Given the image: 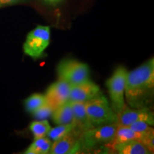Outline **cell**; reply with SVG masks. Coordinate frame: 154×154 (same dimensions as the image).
<instances>
[{"label":"cell","mask_w":154,"mask_h":154,"mask_svg":"<svg viewBox=\"0 0 154 154\" xmlns=\"http://www.w3.org/2000/svg\"><path fill=\"white\" fill-rule=\"evenodd\" d=\"M128 71L124 66H119L116 69L112 76L106 82L111 101V107L116 113H118L125 101V86Z\"/></svg>","instance_id":"cell-4"},{"label":"cell","mask_w":154,"mask_h":154,"mask_svg":"<svg viewBox=\"0 0 154 154\" xmlns=\"http://www.w3.org/2000/svg\"><path fill=\"white\" fill-rule=\"evenodd\" d=\"M154 132L151 134H146L140 140L144 146L147 148L148 150L151 152V153H153L154 151Z\"/></svg>","instance_id":"cell-21"},{"label":"cell","mask_w":154,"mask_h":154,"mask_svg":"<svg viewBox=\"0 0 154 154\" xmlns=\"http://www.w3.org/2000/svg\"><path fill=\"white\" fill-rule=\"evenodd\" d=\"M31 132L33 134L34 139L45 137L51 128L47 119L33 121L29 126Z\"/></svg>","instance_id":"cell-16"},{"label":"cell","mask_w":154,"mask_h":154,"mask_svg":"<svg viewBox=\"0 0 154 154\" xmlns=\"http://www.w3.org/2000/svg\"><path fill=\"white\" fill-rule=\"evenodd\" d=\"M101 94V90L97 84L89 79L86 82L71 86L69 101L86 102Z\"/></svg>","instance_id":"cell-10"},{"label":"cell","mask_w":154,"mask_h":154,"mask_svg":"<svg viewBox=\"0 0 154 154\" xmlns=\"http://www.w3.org/2000/svg\"><path fill=\"white\" fill-rule=\"evenodd\" d=\"M42 1L48 5L56 6L62 2L63 0H42Z\"/></svg>","instance_id":"cell-23"},{"label":"cell","mask_w":154,"mask_h":154,"mask_svg":"<svg viewBox=\"0 0 154 154\" xmlns=\"http://www.w3.org/2000/svg\"><path fill=\"white\" fill-rule=\"evenodd\" d=\"M116 128V123H112L93 127L86 131L81 136V149L106 146L112 140Z\"/></svg>","instance_id":"cell-6"},{"label":"cell","mask_w":154,"mask_h":154,"mask_svg":"<svg viewBox=\"0 0 154 154\" xmlns=\"http://www.w3.org/2000/svg\"><path fill=\"white\" fill-rule=\"evenodd\" d=\"M59 80L66 82L70 86L86 82L89 79V69L88 65L74 59L61 61L57 66Z\"/></svg>","instance_id":"cell-3"},{"label":"cell","mask_w":154,"mask_h":154,"mask_svg":"<svg viewBox=\"0 0 154 154\" xmlns=\"http://www.w3.org/2000/svg\"><path fill=\"white\" fill-rule=\"evenodd\" d=\"M51 117L57 125L71 124L73 121V111L71 103L67 101L53 111Z\"/></svg>","instance_id":"cell-13"},{"label":"cell","mask_w":154,"mask_h":154,"mask_svg":"<svg viewBox=\"0 0 154 154\" xmlns=\"http://www.w3.org/2000/svg\"><path fill=\"white\" fill-rule=\"evenodd\" d=\"M154 91V59L128 72L125 86L126 103L134 109L149 108Z\"/></svg>","instance_id":"cell-1"},{"label":"cell","mask_w":154,"mask_h":154,"mask_svg":"<svg viewBox=\"0 0 154 154\" xmlns=\"http://www.w3.org/2000/svg\"><path fill=\"white\" fill-rule=\"evenodd\" d=\"M73 128L72 124H61L58 125L54 128H51L48 133L47 136L50 140L54 141L60 139L65 135L69 133Z\"/></svg>","instance_id":"cell-18"},{"label":"cell","mask_w":154,"mask_h":154,"mask_svg":"<svg viewBox=\"0 0 154 154\" xmlns=\"http://www.w3.org/2000/svg\"><path fill=\"white\" fill-rule=\"evenodd\" d=\"M26 0H0V8L24 2Z\"/></svg>","instance_id":"cell-22"},{"label":"cell","mask_w":154,"mask_h":154,"mask_svg":"<svg viewBox=\"0 0 154 154\" xmlns=\"http://www.w3.org/2000/svg\"><path fill=\"white\" fill-rule=\"evenodd\" d=\"M71 86L61 80L53 83L48 87L45 97L47 103L54 110L69 101Z\"/></svg>","instance_id":"cell-8"},{"label":"cell","mask_w":154,"mask_h":154,"mask_svg":"<svg viewBox=\"0 0 154 154\" xmlns=\"http://www.w3.org/2000/svg\"><path fill=\"white\" fill-rule=\"evenodd\" d=\"M47 103L45 95L41 94H34L25 101V106L29 112L33 113L38 108Z\"/></svg>","instance_id":"cell-17"},{"label":"cell","mask_w":154,"mask_h":154,"mask_svg":"<svg viewBox=\"0 0 154 154\" xmlns=\"http://www.w3.org/2000/svg\"><path fill=\"white\" fill-rule=\"evenodd\" d=\"M113 151L119 154H150L147 148L139 140H131L114 146Z\"/></svg>","instance_id":"cell-14"},{"label":"cell","mask_w":154,"mask_h":154,"mask_svg":"<svg viewBox=\"0 0 154 154\" xmlns=\"http://www.w3.org/2000/svg\"><path fill=\"white\" fill-rule=\"evenodd\" d=\"M52 142L49 138L45 137L34 139V141L26 150V154H47L49 153Z\"/></svg>","instance_id":"cell-15"},{"label":"cell","mask_w":154,"mask_h":154,"mask_svg":"<svg viewBox=\"0 0 154 154\" xmlns=\"http://www.w3.org/2000/svg\"><path fill=\"white\" fill-rule=\"evenodd\" d=\"M81 136L72 130L60 139L54 141L50 149L51 154H71L79 151Z\"/></svg>","instance_id":"cell-9"},{"label":"cell","mask_w":154,"mask_h":154,"mask_svg":"<svg viewBox=\"0 0 154 154\" xmlns=\"http://www.w3.org/2000/svg\"><path fill=\"white\" fill-rule=\"evenodd\" d=\"M144 121L153 126L154 123L153 113L149 108L134 109L125 103L124 106L116 113V124L118 126H128L134 123Z\"/></svg>","instance_id":"cell-7"},{"label":"cell","mask_w":154,"mask_h":154,"mask_svg":"<svg viewBox=\"0 0 154 154\" xmlns=\"http://www.w3.org/2000/svg\"><path fill=\"white\" fill-rule=\"evenodd\" d=\"M54 109L46 103L42 106L38 108L35 111H34L33 115L37 120H44L49 118L52 114Z\"/></svg>","instance_id":"cell-20"},{"label":"cell","mask_w":154,"mask_h":154,"mask_svg":"<svg viewBox=\"0 0 154 154\" xmlns=\"http://www.w3.org/2000/svg\"><path fill=\"white\" fill-rule=\"evenodd\" d=\"M50 36L51 32L49 26L42 25L36 26L26 36L23 47L25 54L34 59L42 57L44 51L49 45Z\"/></svg>","instance_id":"cell-5"},{"label":"cell","mask_w":154,"mask_h":154,"mask_svg":"<svg viewBox=\"0 0 154 154\" xmlns=\"http://www.w3.org/2000/svg\"><path fill=\"white\" fill-rule=\"evenodd\" d=\"M128 126L134 131L143 134L144 136L154 132L153 128L151 126V125H149L148 123L144 122V121L134 123V124H131Z\"/></svg>","instance_id":"cell-19"},{"label":"cell","mask_w":154,"mask_h":154,"mask_svg":"<svg viewBox=\"0 0 154 154\" xmlns=\"http://www.w3.org/2000/svg\"><path fill=\"white\" fill-rule=\"evenodd\" d=\"M85 106L88 119L94 127L116 121V113L102 94L85 102Z\"/></svg>","instance_id":"cell-2"},{"label":"cell","mask_w":154,"mask_h":154,"mask_svg":"<svg viewBox=\"0 0 154 154\" xmlns=\"http://www.w3.org/2000/svg\"><path fill=\"white\" fill-rule=\"evenodd\" d=\"M70 102V101H69ZM73 111V128L72 130L77 134L82 136V134L93 128L87 113L86 111L84 102H70Z\"/></svg>","instance_id":"cell-11"},{"label":"cell","mask_w":154,"mask_h":154,"mask_svg":"<svg viewBox=\"0 0 154 154\" xmlns=\"http://www.w3.org/2000/svg\"><path fill=\"white\" fill-rule=\"evenodd\" d=\"M143 136L144 135L134 131L128 126L117 125V128L112 140L109 143H107L106 146L112 149L116 146L126 143L131 140H136L140 141Z\"/></svg>","instance_id":"cell-12"}]
</instances>
